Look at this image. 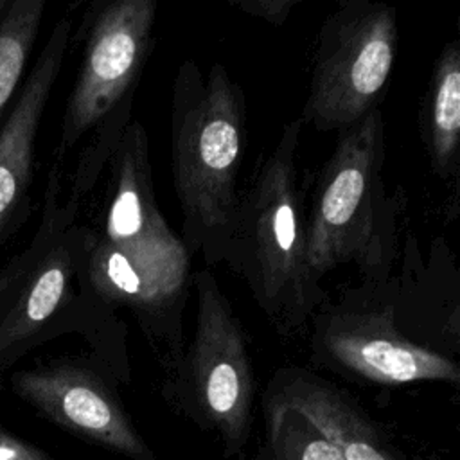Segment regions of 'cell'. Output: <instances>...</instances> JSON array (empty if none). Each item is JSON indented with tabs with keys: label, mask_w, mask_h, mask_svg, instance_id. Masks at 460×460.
<instances>
[{
	"label": "cell",
	"mask_w": 460,
	"mask_h": 460,
	"mask_svg": "<svg viewBox=\"0 0 460 460\" xmlns=\"http://www.w3.org/2000/svg\"><path fill=\"white\" fill-rule=\"evenodd\" d=\"M13 390L54 424L129 460H155L99 368L56 363L13 376Z\"/></svg>",
	"instance_id": "cell-9"
},
{
	"label": "cell",
	"mask_w": 460,
	"mask_h": 460,
	"mask_svg": "<svg viewBox=\"0 0 460 460\" xmlns=\"http://www.w3.org/2000/svg\"><path fill=\"white\" fill-rule=\"evenodd\" d=\"M110 192L97 237L119 250L162 300L183 314L192 288L190 257L158 210L146 128L133 119L110 162Z\"/></svg>",
	"instance_id": "cell-8"
},
{
	"label": "cell",
	"mask_w": 460,
	"mask_h": 460,
	"mask_svg": "<svg viewBox=\"0 0 460 460\" xmlns=\"http://www.w3.org/2000/svg\"><path fill=\"white\" fill-rule=\"evenodd\" d=\"M262 404L304 415L343 460H401L365 410L340 386L302 367L279 368Z\"/></svg>",
	"instance_id": "cell-11"
},
{
	"label": "cell",
	"mask_w": 460,
	"mask_h": 460,
	"mask_svg": "<svg viewBox=\"0 0 460 460\" xmlns=\"http://www.w3.org/2000/svg\"><path fill=\"white\" fill-rule=\"evenodd\" d=\"M246 149V99L221 63L203 74L183 59L171 93V167L181 243L207 266L225 264L239 205Z\"/></svg>",
	"instance_id": "cell-1"
},
{
	"label": "cell",
	"mask_w": 460,
	"mask_h": 460,
	"mask_svg": "<svg viewBox=\"0 0 460 460\" xmlns=\"http://www.w3.org/2000/svg\"><path fill=\"white\" fill-rule=\"evenodd\" d=\"M302 2L304 0H226L228 5L273 27H282Z\"/></svg>",
	"instance_id": "cell-17"
},
{
	"label": "cell",
	"mask_w": 460,
	"mask_h": 460,
	"mask_svg": "<svg viewBox=\"0 0 460 460\" xmlns=\"http://www.w3.org/2000/svg\"><path fill=\"white\" fill-rule=\"evenodd\" d=\"M70 22L61 18L32 66L0 129V235L22 203L34 162V144L52 86L68 47Z\"/></svg>",
	"instance_id": "cell-12"
},
{
	"label": "cell",
	"mask_w": 460,
	"mask_h": 460,
	"mask_svg": "<svg viewBox=\"0 0 460 460\" xmlns=\"http://www.w3.org/2000/svg\"><path fill=\"white\" fill-rule=\"evenodd\" d=\"M311 359L343 377L379 385H458L456 359L406 340L394 323L392 277L347 288L309 320Z\"/></svg>",
	"instance_id": "cell-6"
},
{
	"label": "cell",
	"mask_w": 460,
	"mask_h": 460,
	"mask_svg": "<svg viewBox=\"0 0 460 460\" xmlns=\"http://www.w3.org/2000/svg\"><path fill=\"white\" fill-rule=\"evenodd\" d=\"M43 0L11 2L0 20V117L11 101L43 18Z\"/></svg>",
	"instance_id": "cell-16"
},
{
	"label": "cell",
	"mask_w": 460,
	"mask_h": 460,
	"mask_svg": "<svg viewBox=\"0 0 460 460\" xmlns=\"http://www.w3.org/2000/svg\"><path fill=\"white\" fill-rule=\"evenodd\" d=\"M304 122L284 124L273 149L239 194L225 264L248 286L255 305L275 331L295 336L307 329L329 298L305 257V183L296 151Z\"/></svg>",
	"instance_id": "cell-2"
},
{
	"label": "cell",
	"mask_w": 460,
	"mask_h": 460,
	"mask_svg": "<svg viewBox=\"0 0 460 460\" xmlns=\"http://www.w3.org/2000/svg\"><path fill=\"white\" fill-rule=\"evenodd\" d=\"M266 438L257 460H343L338 449L298 411L262 404Z\"/></svg>",
	"instance_id": "cell-15"
},
{
	"label": "cell",
	"mask_w": 460,
	"mask_h": 460,
	"mask_svg": "<svg viewBox=\"0 0 460 460\" xmlns=\"http://www.w3.org/2000/svg\"><path fill=\"white\" fill-rule=\"evenodd\" d=\"M0 460H50L40 449L0 428Z\"/></svg>",
	"instance_id": "cell-18"
},
{
	"label": "cell",
	"mask_w": 460,
	"mask_h": 460,
	"mask_svg": "<svg viewBox=\"0 0 460 460\" xmlns=\"http://www.w3.org/2000/svg\"><path fill=\"white\" fill-rule=\"evenodd\" d=\"M419 135L431 172L449 183L453 214L458 212L460 153V41H447L438 52L419 108Z\"/></svg>",
	"instance_id": "cell-14"
},
{
	"label": "cell",
	"mask_w": 460,
	"mask_h": 460,
	"mask_svg": "<svg viewBox=\"0 0 460 460\" xmlns=\"http://www.w3.org/2000/svg\"><path fill=\"white\" fill-rule=\"evenodd\" d=\"M95 232L65 228L41 257L27 289L0 327V349L16 347L36 336L74 298V279L86 266Z\"/></svg>",
	"instance_id": "cell-13"
},
{
	"label": "cell",
	"mask_w": 460,
	"mask_h": 460,
	"mask_svg": "<svg viewBox=\"0 0 460 460\" xmlns=\"http://www.w3.org/2000/svg\"><path fill=\"white\" fill-rule=\"evenodd\" d=\"M385 156L379 108L338 131L305 208V257L318 282L343 264L356 266L361 282H383L394 275L406 196L401 189L388 194L383 181Z\"/></svg>",
	"instance_id": "cell-3"
},
{
	"label": "cell",
	"mask_w": 460,
	"mask_h": 460,
	"mask_svg": "<svg viewBox=\"0 0 460 460\" xmlns=\"http://www.w3.org/2000/svg\"><path fill=\"white\" fill-rule=\"evenodd\" d=\"M156 11V0H110L92 16L61 133V147L90 137L77 194L92 189L133 120L135 92L155 47Z\"/></svg>",
	"instance_id": "cell-4"
},
{
	"label": "cell",
	"mask_w": 460,
	"mask_h": 460,
	"mask_svg": "<svg viewBox=\"0 0 460 460\" xmlns=\"http://www.w3.org/2000/svg\"><path fill=\"white\" fill-rule=\"evenodd\" d=\"M194 332L180 359L164 372L165 399L189 419L216 433L226 455L246 446L252 426L253 370L250 341L214 273H192Z\"/></svg>",
	"instance_id": "cell-5"
},
{
	"label": "cell",
	"mask_w": 460,
	"mask_h": 460,
	"mask_svg": "<svg viewBox=\"0 0 460 460\" xmlns=\"http://www.w3.org/2000/svg\"><path fill=\"white\" fill-rule=\"evenodd\" d=\"M397 11L381 2L347 0L318 32L302 122L341 131L383 101L397 54Z\"/></svg>",
	"instance_id": "cell-7"
},
{
	"label": "cell",
	"mask_w": 460,
	"mask_h": 460,
	"mask_svg": "<svg viewBox=\"0 0 460 460\" xmlns=\"http://www.w3.org/2000/svg\"><path fill=\"white\" fill-rule=\"evenodd\" d=\"M392 275V313L397 331L410 341L456 359L460 352V273L447 241L437 237L428 253L408 234Z\"/></svg>",
	"instance_id": "cell-10"
}]
</instances>
